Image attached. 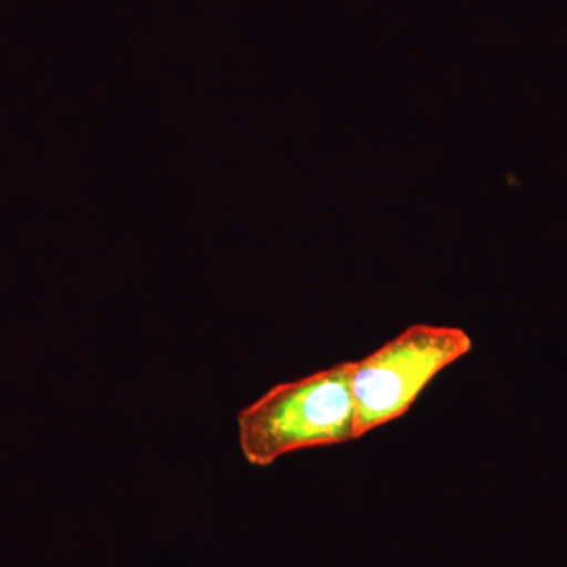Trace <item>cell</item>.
Returning <instances> with one entry per match:
<instances>
[{"label":"cell","mask_w":567,"mask_h":567,"mask_svg":"<svg viewBox=\"0 0 567 567\" xmlns=\"http://www.w3.org/2000/svg\"><path fill=\"white\" fill-rule=\"evenodd\" d=\"M354 363L334 364L271 388L238 413V439L249 464L268 466L308 447L358 440Z\"/></svg>","instance_id":"6da1fadb"},{"label":"cell","mask_w":567,"mask_h":567,"mask_svg":"<svg viewBox=\"0 0 567 567\" xmlns=\"http://www.w3.org/2000/svg\"><path fill=\"white\" fill-rule=\"evenodd\" d=\"M472 347L461 328L413 324L357 361L352 388L358 439L405 415L429 382Z\"/></svg>","instance_id":"7a4b0ae2"}]
</instances>
